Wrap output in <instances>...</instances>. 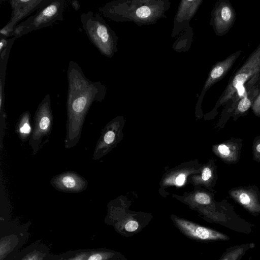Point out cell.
<instances>
[{
  "label": "cell",
  "mask_w": 260,
  "mask_h": 260,
  "mask_svg": "<svg viewBox=\"0 0 260 260\" xmlns=\"http://www.w3.org/2000/svg\"><path fill=\"white\" fill-rule=\"evenodd\" d=\"M66 7L64 0H52L44 7L19 23L15 28L12 36L16 39L32 31L50 26L63 18Z\"/></svg>",
  "instance_id": "obj_4"
},
{
  "label": "cell",
  "mask_w": 260,
  "mask_h": 260,
  "mask_svg": "<svg viewBox=\"0 0 260 260\" xmlns=\"http://www.w3.org/2000/svg\"><path fill=\"white\" fill-rule=\"evenodd\" d=\"M239 50L228 56L224 60L217 61L211 69L198 99L197 105L201 104L206 92L215 83L223 79L231 69L241 54Z\"/></svg>",
  "instance_id": "obj_11"
},
{
  "label": "cell",
  "mask_w": 260,
  "mask_h": 260,
  "mask_svg": "<svg viewBox=\"0 0 260 260\" xmlns=\"http://www.w3.org/2000/svg\"><path fill=\"white\" fill-rule=\"evenodd\" d=\"M51 185L56 190L67 192H80L85 190L87 181L78 173L67 171L52 178Z\"/></svg>",
  "instance_id": "obj_12"
},
{
  "label": "cell",
  "mask_w": 260,
  "mask_h": 260,
  "mask_svg": "<svg viewBox=\"0 0 260 260\" xmlns=\"http://www.w3.org/2000/svg\"><path fill=\"white\" fill-rule=\"evenodd\" d=\"M185 179V175L184 174H179L175 179V183L179 186L183 184Z\"/></svg>",
  "instance_id": "obj_22"
},
{
  "label": "cell",
  "mask_w": 260,
  "mask_h": 260,
  "mask_svg": "<svg viewBox=\"0 0 260 260\" xmlns=\"http://www.w3.org/2000/svg\"><path fill=\"white\" fill-rule=\"evenodd\" d=\"M260 73V44L249 55L242 66L231 77L219 96L216 106L223 105L239 91V89Z\"/></svg>",
  "instance_id": "obj_5"
},
{
  "label": "cell",
  "mask_w": 260,
  "mask_h": 260,
  "mask_svg": "<svg viewBox=\"0 0 260 260\" xmlns=\"http://www.w3.org/2000/svg\"><path fill=\"white\" fill-rule=\"evenodd\" d=\"M169 0H115L99 8L107 18L117 22H133L139 26L156 23L167 18Z\"/></svg>",
  "instance_id": "obj_2"
},
{
  "label": "cell",
  "mask_w": 260,
  "mask_h": 260,
  "mask_svg": "<svg viewBox=\"0 0 260 260\" xmlns=\"http://www.w3.org/2000/svg\"><path fill=\"white\" fill-rule=\"evenodd\" d=\"M113 257L114 260H128L123 255L119 252H117Z\"/></svg>",
  "instance_id": "obj_24"
},
{
  "label": "cell",
  "mask_w": 260,
  "mask_h": 260,
  "mask_svg": "<svg viewBox=\"0 0 260 260\" xmlns=\"http://www.w3.org/2000/svg\"><path fill=\"white\" fill-rule=\"evenodd\" d=\"M255 150L256 152L260 154V142L258 143L255 146Z\"/></svg>",
  "instance_id": "obj_26"
},
{
  "label": "cell",
  "mask_w": 260,
  "mask_h": 260,
  "mask_svg": "<svg viewBox=\"0 0 260 260\" xmlns=\"http://www.w3.org/2000/svg\"><path fill=\"white\" fill-rule=\"evenodd\" d=\"M53 114L51 108V99L46 94L39 104L34 117V125L28 144L32 149V153H38L43 144L45 137L48 139L53 125Z\"/></svg>",
  "instance_id": "obj_6"
},
{
  "label": "cell",
  "mask_w": 260,
  "mask_h": 260,
  "mask_svg": "<svg viewBox=\"0 0 260 260\" xmlns=\"http://www.w3.org/2000/svg\"><path fill=\"white\" fill-rule=\"evenodd\" d=\"M212 176V172L210 168H205L202 172V179L204 181H207Z\"/></svg>",
  "instance_id": "obj_19"
},
{
  "label": "cell",
  "mask_w": 260,
  "mask_h": 260,
  "mask_svg": "<svg viewBox=\"0 0 260 260\" xmlns=\"http://www.w3.org/2000/svg\"><path fill=\"white\" fill-rule=\"evenodd\" d=\"M52 0H12L10 4L12 13L9 21L0 30L1 37H12L18 23L31 13L44 7Z\"/></svg>",
  "instance_id": "obj_8"
},
{
  "label": "cell",
  "mask_w": 260,
  "mask_h": 260,
  "mask_svg": "<svg viewBox=\"0 0 260 260\" xmlns=\"http://www.w3.org/2000/svg\"><path fill=\"white\" fill-rule=\"evenodd\" d=\"M203 0H182L180 2L173 21L171 37H178L190 26L189 22L193 18Z\"/></svg>",
  "instance_id": "obj_10"
},
{
  "label": "cell",
  "mask_w": 260,
  "mask_h": 260,
  "mask_svg": "<svg viewBox=\"0 0 260 260\" xmlns=\"http://www.w3.org/2000/svg\"><path fill=\"white\" fill-rule=\"evenodd\" d=\"M250 245L246 243L231 247L227 249L219 260H238L251 247Z\"/></svg>",
  "instance_id": "obj_16"
},
{
  "label": "cell",
  "mask_w": 260,
  "mask_h": 260,
  "mask_svg": "<svg viewBox=\"0 0 260 260\" xmlns=\"http://www.w3.org/2000/svg\"><path fill=\"white\" fill-rule=\"evenodd\" d=\"M80 20L90 42L103 55L112 58L118 51V37L101 14L84 12L81 14Z\"/></svg>",
  "instance_id": "obj_3"
},
{
  "label": "cell",
  "mask_w": 260,
  "mask_h": 260,
  "mask_svg": "<svg viewBox=\"0 0 260 260\" xmlns=\"http://www.w3.org/2000/svg\"><path fill=\"white\" fill-rule=\"evenodd\" d=\"M236 13L229 0L217 1L211 12L210 25L219 37L226 34L233 26Z\"/></svg>",
  "instance_id": "obj_9"
},
{
  "label": "cell",
  "mask_w": 260,
  "mask_h": 260,
  "mask_svg": "<svg viewBox=\"0 0 260 260\" xmlns=\"http://www.w3.org/2000/svg\"><path fill=\"white\" fill-rule=\"evenodd\" d=\"M31 126L30 113L26 111L19 117L16 126V133L21 141L29 140L32 131Z\"/></svg>",
  "instance_id": "obj_13"
},
{
  "label": "cell",
  "mask_w": 260,
  "mask_h": 260,
  "mask_svg": "<svg viewBox=\"0 0 260 260\" xmlns=\"http://www.w3.org/2000/svg\"><path fill=\"white\" fill-rule=\"evenodd\" d=\"M233 195L240 204L253 212H260V205L255 198L249 192L239 190Z\"/></svg>",
  "instance_id": "obj_14"
},
{
  "label": "cell",
  "mask_w": 260,
  "mask_h": 260,
  "mask_svg": "<svg viewBox=\"0 0 260 260\" xmlns=\"http://www.w3.org/2000/svg\"><path fill=\"white\" fill-rule=\"evenodd\" d=\"M193 29L189 26L179 35L173 44V49L178 52L187 51L193 41Z\"/></svg>",
  "instance_id": "obj_15"
},
{
  "label": "cell",
  "mask_w": 260,
  "mask_h": 260,
  "mask_svg": "<svg viewBox=\"0 0 260 260\" xmlns=\"http://www.w3.org/2000/svg\"><path fill=\"white\" fill-rule=\"evenodd\" d=\"M67 78L64 147L70 149L75 147L80 139L83 125L90 107L94 102L104 100L107 88L100 81H92L88 79L80 66L73 60L69 63Z\"/></svg>",
  "instance_id": "obj_1"
},
{
  "label": "cell",
  "mask_w": 260,
  "mask_h": 260,
  "mask_svg": "<svg viewBox=\"0 0 260 260\" xmlns=\"http://www.w3.org/2000/svg\"><path fill=\"white\" fill-rule=\"evenodd\" d=\"M252 106L255 113H260V92L257 96Z\"/></svg>",
  "instance_id": "obj_20"
},
{
  "label": "cell",
  "mask_w": 260,
  "mask_h": 260,
  "mask_svg": "<svg viewBox=\"0 0 260 260\" xmlns=\"http://www.w3.org/2000/svg\"><path fill=\"white\" fill-rule=\"evenodd\" d=\"M194 199L196 202L200 205H206L211 203L210 196L205 193H197L194 196Z\"/></svg>",
  "instance_id": "obj_18"
},
{
  "label": "cell",
  "mask_w": 260,
  "mask_h": 260,
  "mask_svg": "<svg viewBox=\"0 0 260 260\" xmlns=\"http://www.w3.org/2000/svg\"><path fill=\"white\" fill-rule=\"evenodd\" d=\"M171 219L176 228L188 238L198 242H208L226 241V235L209 228L201 225L186 219L172 215Z\"/></svg>",
  "instance_id": "obj_7"
},
{
  "label": "cell",
  "mask_w": 260,
  "mask_h": 260,
  "mask_svg": "<svg viewBox=\"0 0 260 260\" xmlns=\"http://www.w3.org/2000/svg\"><path fill=\"white\" fill-rule=\"evenodd\" d=\"M217 151L220 156L227 159H232L235 157L236 149L231 145L221 144L217 147Z\"/></svg>",
  "instance_id": "obj_17"
},
{
  "label": "cell",
  "mask_w": 260,
  "mask_h": 260,
  "mask_svg": "<svg viewBox=\"0 0 260 260\" xmlns=\"http://www.w3.org/2000/svg\"><path fill=\"white\" fill-rule=\"evenodd\" d=\"M71 6L75 11H78L80 8V5L79 1L73 0L71 1Z\"/></svg>",
  "instance_id": "obj_23"
},
{
  "label": "cell",
  "mask_w": 260,
  "mask_h": 260,
  "mask_svg": "<svg viewBox=\"0 0 260 260\" xmlns=\"http://www.w3.org/2000/svg\"><path fill=\"white\" fill-rule=\"evenodd\" d=\"M9 40L6 38L1 37L0 40V53H1L8 46Z\"/></svg>",
  "instance_id": "obj_21"
},
{
  "label": "cell",
  "mask_w": 260,
  "mask_h": 260,
  "mask_svg": "<svg viewBox=\"0 0 260 260\" xmlns=\"http://www.w3.org/2000/svg\"><path fill=\"white\" fill-rule=\"evenodd\" d=\"M23 260H37V256L32 255L31 256H29Z\"/></svg>",
  "instance_id": "obj_25"
}]
</instances>
